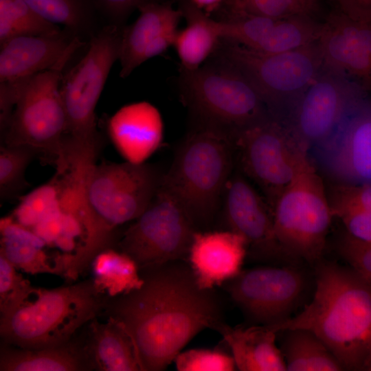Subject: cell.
<instances>
[{"label":"cell","instance_id":"5b68a950","mask_svg":"<svg viewBox=\"0 0 371 371\" xmlns=\"http://www.w3.org/2000/svg\"><path fill=\"white\" fill-rule=\"evenodd\" d=\"M107 298L91 278L53 289L36 288L21 306L1 316V337L4 344L27 349L65 344L102 314Z\"/></svg>","mask_w":371,"mask_h":371},{"label":"cell","instance_id":"60d3db41","mask_svg":"<svg viewBox=\"0 0 371 371\" xmlns=\"http://www.w3.org/2000/svg\"><path fill=\"white\" fill-rule=\"evenodd\" d=\"M194 6L206 14L213 12L223 6L225 0H188Z\"/></svg>","mask_w":371,"mask_h":371},{"label":"cell","instance_id":"8fae6325","mask_svg":"<svg viewBox=\"0 0 371 371\" xmlns=\"http://www.w3.org/2000/svg\"><path fill=\"white\" fill-rule=\"evenodd\" d=\"M196 231L181 205L160 187L144 212L122 232L115 249L131 257L139 270L187 261Z\"/></svg>","mask_w":371,"mask_h":371},{"label":"cell","instance_id":"f1b7e54d","mask_svg":"<svg viewBox=\"0 0 371 371\" xmlns=\"http://www.w3.org/2000/svg\"><path fill=\"white\" fill-rule=\"evenodd\" d=\"M47 21L85 41L91 38L98 12L93 0H25Z\"/></svg>","mask_w":371,"mask_h":371},{"label":"cell","instance_id":"ba28073f","mask_svg":"<svg viewBox=\"0 0 371 371\" xmlns=\"http://www.w3.org/2000/svg\"><path fill=\"white\" fill-rule=\"evenodd\" d=\"M181 94L195 124L221 130L234 138L268 117L250 82L221 56L194 71L182 73Z\"/></svg>","mask_w":371,"mask_h":371},{"label":"cell","instance_id":"2e32d148","mask_svg":"<svg viewBox=\"0 0 371 371\" xmlns=\"http://www.w3.org/2000/svg\"><path fill=\"white\" fill-rule=\"evenodd\" d=\"M138 10L139 15L124 26L119 60L120 76L125 78L145 61L165 52L173 45L177 26L183 17L181 9L168 3L147 0Z\"/></svg>","mask_w":371,"mask_h":371},{"label":"cell","instance_id":"9c48e42d","mask_svg":"<svg viewBox=\"0 0 371 371\" xmlns=\"http://www.w3.org/2000/svg\"><path fill=\"white\" fill-rule=\"evenodd\" d=\"M272 210L275 234L286 255L317 261L333 214L311 161L282 191Z\"/></svg>","mask_w":371,"mask_h":371},{"label":"cell","instance_id":"836d02e7","mask_svg":"<svg viewBox=\"0 0 371 371\" xmlns=\"http://www.w3.org/2000/svg\"><path fill=\"white\" fill-rule=\"evenodd\" d=\"M223 6L228 13V19L243 16L282 19L305 13L295 0H225Z\"/></svg>","mask_w":371,"mask_h":371},{"label":"cell","instance_id":"5bb4252c","mask_svg":"<svg viewBox=\"0 0 371 371\" xmlns=\"http://www.w3.org/2000/svg\"><path fill=\"white\" fill-rule=\"evenodd\" d=\"M216 223V229L242 236L247 256L253 259L265 261L286 255L275 234L271 207L238 172H233L226 184Z\"/></svg>","mask_w":371,"mask_h":371},{"label":"cell","instance_id":"d6986e66","mask_svg":"<svg viewBox=\"0 0 371 371\" xmlns=\"http://www.w3.org/2000/svg\"><path fill=\"white\" fill-rule=\"evenodd\" d=\"M113 144L126 161L142 164L161 145L164 122L159 111L146 101L121 107L107 122Z\"/></svg>","mask_w":371,"mask_h":371},{"label":"cell","instance_id":"b9f144b4","mask_svg":"<svg viewBox=\"0 0 371 371\" xmlns=\"http://www.w3.org/2000/svg\"><path fill=\"white\" fill-rule=\"evenodd\" d=\"M363 21L371 22V0H363Z\"/></svg>","mask_w":371,"mask_h":371},{"label":"cell","instance_id":"52a82bcc","mask_svg":"<svg viewBox=\"0 0 371 371\" xmlns=\"http://www.w3.org/2000/svg\"><path fill=\"white\" fill-rule=\"evenodd\" d=\"M164 172L156 164H95L82 182V210L87 223L102 241L118 239L119 226L135 220L159 190Z\"/></svg>","mask_w":371,"mask_h":371},{"label":"cell","instance_id":"30bf717a","mask_svg":"<svg viewBox=\"0 0 371 371\" xmlns=\"http://www.w3.org/2000/svg\"><path fill=\"white\" fill-rule=\"evenodd\" d=\"M234 145L241 170L260 187L272 210L282 191L310 162L308 150L289 127L269 116L238 132Z\"/></svg>","mask_w":371,"mask_h":371},{"label":"cell","instance_id":"1f68e13d","mask_svg":"<svg viewBox=\"0 0 371 371\" xmlns=\"http://www.w3.org/2000/svg\"><path fill=\"white\" fill-rule=\"evenodd\" d=\"M60 210L59 193L53 181L25 196L12 216L17 223L32 229Z\"/></svg>","mask_w":371,"mask_h":371},{"label":"cell","instance_id":"8d00e7d4","mask_svg":"<svg viewBox=\"0 0 371 371\" xmlns=\"http://www.w3.org/2000/svg\"><path fill=\"white\" fill-rule=\"evenodd\" d=\"M341 254L352 269L368 284L371 282V243L346 236L341 245Z\"/></svg>","mask_w":371,"mask_h":371},{"label":"cell","instance_id":"484cf974","mask_svg":"<svg viewBox=\"0 0 371 371\" xmlns=\"http://www.w3.org/2000/svg\"><path fill=\"white\" fill-rule=\"evenodd\" d=\"M187 25L178 31L173 46L179 58L182 73L192 72L201 67L222 41L218 21L199 9L188 0L180 7Z\"/></svg>","mask_w":371,"mask_h":371},{"label":"cell","instance_id":"f35d334b","mask_svg":"<svg viewBox=\"0 0 371 371\" xmlns=\"http://www.w3.org/2000/svg\"><path fill=\"white\" fill-rule=\"evenodd\" d=\"M339 218L350 237L363 243H371V211L353 212Z\"/></svg>","mask_w":371,"mask_h":371},{"label":"cell","instance_id":"4fadbf2b","mask_svg":"<svg viewBox=\"0 0 371 371\" xmlns=\"http://www.w3.org/2000/svg\"><path fill=\"white\" fill-rule=\"evenodd\" d=\"M223 47L220 56L245 76L271 108L281 97L304 89L315 74L313 58L302 49L263 54L229 43Z\"/></svg>","mask_w":371,"mask_h":371},{"label":"cell","instance_id":"ee69618b","mask_svg":"<svg viewBox=\"0 0 371 371\" xmlns=\"http://www.w3.org/2000/svg\"><path fill=\"white\" fill-rule=\"evenodd\" d=\"M368 371H371V366L369 367V368H368Z\"/></svg>","mask_w":371,"mask_h":371},{"label":"cell","instance_id":"e575fe53","mask_svg":"<svg viewBox=\"0 0 371 371\" xmlns=\"http://www.w3.org/2000/svg\"><path fill=\"white\" fill-rule=\"evenodd\" d=\"M174 362L178 371L236 370L231 353L224 349L194 348L179 352Z\"/></svg>","mask_w":371,"mask_h":371},{"label":"cell","instance_id":"d6a6232c","mask_svg":"<svg viewBox=\"0 0 371 371\" xmlns=\"http://www.w3.org/2000/svg\"><path fill=\"white\" fill-rule=\"evenodd\" d=\"M28 280L0 253V313L7 315L21 306L34 292Z\"/></svg>","mask_w":371,"mask_h":371},{"label":"cell","instance_id":"7402d4cb","mask_svg":"<svg viewBox=\"0 0 371 371\" xmlns=\"http://www.w3.org/2000/svg\"><path fill=\"white\" fill-rule=\"evenodd\" d=\"M228 346L236 369L240 371H284L286 363L276 345L277 333L266 326L232 327L225 324L218 331Z\"/></svg>","mask_w":371,"mask_h":371},{"label":"cell","instance_id":"4316f807","mask_svg":"<svg viewBox=\"0 0 371 371\" xmlns=\"http://www.w3.org/2000/svg\"><path fill=\"white\" fill-rule=\"evenodd\" d=\"M281 352L289 371H338L344 368L324 343L304 329L285 330Z\"/></svg>","mask_w":371,"mask_h":371},{"label":"cell","instance_id":"ab89813d","mask_svg":"<svg viewBox=\"0 0 371 371\" xmlns=\"http://www.w3.org/2000/svg\"><path fill=\"white\" fill-rule=\"evenodd\" d=\"M344 14L353 20L363 21V0H337Z\"/></svg>","mask_w":371,"mask_h":371},{"label":"cell","instance_id":"cb8c5ba5","mask_svg":"<svg viewBox=\"0 0 371 371\" xmlns=\"http://www.w3.org/2000/svg\"><path fill=\"white\" fill-rule=\"evenodd\" d=\"M93 319L84 337L92 370L100 371H142L131 337L115 319Z\"/></svg>","mask_w":371,"mask_h":371},{"label":"cell","instance_id":"f6af8a7d","mask_svg":"<svg viewBox=\"0 0 371 371\" xmlns=\"http://www.w3.org/2000/svg\"><path fill=\"white\" fill-rule=\"evenodd\" d=\"M369 284H370V287H371V282H370Z\"/></svg>","mask_w":371,"mask_h":371},{"label":"cell","instance_id":"9a60e30c","mask_svg":"<svg viewBox=\"0 0 371 371\" xmlns=\"http://www.w3.org/2000/svg\"><path fill=\"white\" fill-rule=\"evenodd\" d=\"M319 163L345 184L371 183V105L359 104L323 144Z\"/></svg>","mask_w":371,"mask_h":371},{"label":"cell","instance_id":"7c38bea8","mask_svg":"<svg viewBox=\"0 0 371 371\" xmlns=\"http://www.w3.org/2000/svg\"><path fill=\"white\" fill-rule=\"evenodd\" d=\"M305 286L296 268L258 267L242 269L220 288L249 322L271 326L290 317Z\"/></svg>","mask_w":371,"mask_h":371},{"label":"cell","instance_id":"8992f818","mask_svg":"<svg viewBox=\"0 0 371 371\" xmlns=\"http://www.w3.org/2000/svg\"><path fill=\"white\" fill-rule=\"evenodd\" d=\"M77 38L52 67L27 78L11 82L16 90V104L1 145H22L33 148L43 163L58 166L63 158L67 128L60 93L64 69L74 54L86 44Z\"/></svg>","mask_w":371,"mask_h":371},{"label":"cell","instance_id":"ac0fdd59","mask_svg":"<svg viewBox=\"0 0 371 371\" xmlns=\"http://www.w3.org/2000/svg\"><path fill=\"white\" fill-rule=\"evenodd\" d=\"M247 251L245 239L232 231H196L187 262L199 286L213 289L221 287L240 273Z\"/></svg>","mask_w":371,"mask_h":371},{"label":"cell","instance_id":"74e56055","mask_svg":"<svg viewBox=\"0 0 371 371\" xmlns=\"http://www.w3.org/2000/svg\"><path fill=\"white\" fill-rule=\"evenodd\" d=\"M98 11L109 24L124 25V21L135 9L147 0H93Z\"/></svg>","mask_w":371,"mask_h":371},{"label":"cell","instance_id":"4dcf8cb0","mask_svg":"<svg viewBox=\"0 0 371 371\" xmlns=\"http://www.w3.org/2000/svg\"><path fill=\"white\" fill-rule=\"evenodd\" d=\"M38 158L32 148L22 145H1L0 199L1 202L19 198L30 186L25 178L27 166Z\"/></svg>","mask_w":371,"mask_h":371},{"label":"cell","instance_id":"277c9868","mask_svg":"<svg viewBox=\"0 0 371 371\" xmlns=\"http://www.w3.org/2000/svg\"><path fill=\"white\" fill-rule=\"evenodd\" d=\"M123 27L108 24L98 30L83 56L63 75L60 93L67 119L63 162L67 168L81 170L95 164L102 143L95 108L119 60Z\"/></svg>","mask_w":371,"mask_h":371},{"label":"cell","instance_id":"83f0119b","mask_svg":"<svg viewBox=\"0 0 371 371\" xmlns=\"http://www.w3.org/2000/svg\"><path fill=\"white\" fill-rule=\"evenodd\" d=\"M90 269L97 290L108 298L137 289L143 283L135 261L115 249H107L98 254Z\"/></svg>","mask_w":371,"mask_h":371},{"label":"cell","instance_id":"7bdbcfd3","mask_svg":"<svg viewBox=\"0 0 371 371\" xmlns=\"http://www.w3.org/2000/svg\"><path fill=\"white\" fill-rule=\"evenodd\" d=\"M300 8L306 12L313 5L314 0H295Z\"/></svg>","mask_w":371,"mask_h":371},{"label":"cell","instance_id":"f546056e","mask_svg":"<svg viewBox=\"0 0 371 371\" xmlns=\"http://www.w3.org/2000/svg\"><path fill=\"white\" fill-rule=\"evenodd\" d=\"M61 29L43 18L25 0H0V45L14 37L51 34Z\"/></svg>","mask_w":371,"mask_h":371},{"label":"cell","instance_id":"3957f363","mask_svg":"<svg viewBox=\"0 0 371 371\" xmlns=\"http://www.w3.org/2000/svg\"><path fill=\"white\" fill-rule=\"evenodd\" d=\"M234 138L195 124L177 147L160 187L172 196L198 231L212 229L234 168Z\"/></svg>","mask_w":371,"mask_h":371},{"label":"cell","instance_id":"d4e9b609","mask_svg":"<svg viewBox=\"0 0 371 371\" xmlns=\"http://www.w3.org/2000/svg\"><path fill=\"white\" fill-rule=\"evenodd\" d=\"M1 371L93 370L84 337L76 336L54 347L27 349L4 344L0 352Z\"/></svg>","mask_w":371,"mask_h":371},{"label":"cell","instance_id":"ffe728a7","mask_svg":"<svg viewBox=\"0 0 371 371\" xmlns=\"http://www.w3.org/2000/svg\"><path fill=\"white\" fill-rule=\"evenodd\" d=\"M77 38L62 28L45 35L21 36L0 45V82L23 80L54 65Z\"/></svg>","mask_w":371,"mask_h":371},{"label":"cell","instance_id":"603a6c76","mask_svg":"<svg viewBox=\"0 0 371 371\" xmlns=\"http://www.w3.org/2000/svg\"><path fill=\"white\" fill-rule=\"evenodd\" d=\"M0 253L16 268L32 275L53 273L65 277L66 257L52 256L45 249L46 243L33 231L17 223L12 216L0 222Z\"/></svg>","mask_w":371,"mask_h":371},{"label":"cell","instance_id":"7a4b0ae2","mask_svg":"<svg viewBox=\"0 0 371 371\" xmlns=\"http://www.w3.org/2000/svg\"><path fill=\"white\" fill-rule=\"evenodd\" d=\"M311 302L297 315L267 326L276 333L308 330L318 337L344 370L371 366V287L353 269L323 263L316 270Z\"/></svg>","mask_w":371,"mask_h":371},{"label":"cell","instance_id":"e0dca14e","mask_svg":"<svg viewBox=\"0 0 371 371\" xmlns=\"http://www.w3.org/2000/svg\"><path fill=\"white\" fill-rule=\"evenodd\" d=\"M359 104L332 82L318 80L297 102L289 128L308 150L315 148L326 142Z\"/></svg>","mask_w":371,"mask_h":371},{"label":"cell","instance_id":"d590c367","mask_svg":"<svg viewBox=\"0 0 371 371\" xmlns=\"http://www.w3.org/2000/svg\"><path fill=\"white\" fill-rule=\"evenodd\" d=\"M330 205L333 216L371 211V183L345 184L336 190Z\"/></svg>","mask_w":371,"mask_h":371},{"label":"cell","instance_id":"6da1fadb","mask_svg":"<svg viewBox=\"0 0 371 371\" xmlns=\"http://www.w3.org/2000/svg\"><path fill=\"white\" fill-rule=\"evenodd\" d=\"M142 286L109 297L103 312L131 337L142 371H162L200 332L225 324V301L199 286L187 261L139 269ZM101 314V315H102Z\"/></svg>","mask_w":371,"mask_h":371},{"label":"cell","instance_id":"44dd1931","mask_svg":"<svg viewBox=\"0 0 371 371\" xmlns=\"http://www.w3.org/2000/svg\"><path fill=\"white\" fill-rule=\"evenodd\" d=\"M334 30L325 50L335 65L371 89V22L352 19L345 14L332 18Z\"/></svg>","mask_w":371,"mask_h":371}]
</instances>
